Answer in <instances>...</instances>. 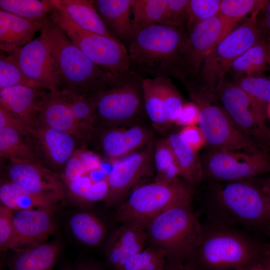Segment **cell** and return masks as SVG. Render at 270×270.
Listing matches in <instances>:
<instances>
[{
	"label": "cell",
	"instance_id": "1",
	"mask_svg": "<svg viewBox=\"0 0 270 270\" xmlns=\"http://www.w3.org/2000/svg\"><path fill=\"white\" fill-rule=\"evenodd\" d=\"M254 180H208L201 208L205 222L270 238V208Z\"/></svg>",
	"mask_w": 270,
	"mask_h": 270
},
{
	"label": "cell",
	"instance_id": "2",
	"mask_svg": "<svg viewBox=\"0 0 270 270\" xmlns=\"http://www.w3.org/2000/svg\"><path fill=\"white\" fill-rule=\"evenodd\" d=\"M265 254L250 232L204 222L186 262L200 270H248Z\"/></svg>",
	"mask_w": 270,
	"mask_h": 270
},
{
	"label": "cell",
	"instance_id": "3",
	"mask_svg": "<svg viewBox=\"0 0 270 270\" xmlns=\"http://www.w3.org/2000/svg\"><path fill=\"white\" fill-rule=\"evenodd\" d=\"M188 32L182 28L154 24L137 31L128 44L130 70L154 78H178Z\"/></svg>",
	"mask_w": 270,
	"mask_h": 270
},
{
	"label": "cell",
	"instance_id": "4",
	"mask_svg": "<svg viewBox=\"0 0 270 270\" xmlns=\"http://www.w3.org/2000/svg\"><path fill=\"white\" fill-rule=\"evenodd\" d=\"M42 30L52 50L61 90L92 96L109 87L120 75L107 72L94 63L48 16Z\"/></svg>",
	"mask_w": 270,
	"mask_h": 270
},
{
	"label": "cell",
	"instance_id": "5",
	"mask_svg": "<svg viewBox=\"0 0 270 270\" xmlns=\"http://www.w3.org/2000/svg\"><path fill=\"white\" fill-rule=\"evenodd\" d=\"M192 204L170 208L153 218L146 226L149 246L164 252L168 262H186L198 240L202 224Z\"/></svg>",
	"mask_w": 270,
	"mask_h": 270
},
{
	"label": "cell",
	"instance_id": "6",
	"mask_svg": "<svg viewBox=\"0 0 270 270\" xmlns=\"http://www.w3.org/2000/svg\"><path fill=\"white\" fill-rule=\"evenodd\" d=\"M183 82L188 90L192 102L199 110L198 126L206 144L212 149L250 152H266L258 142L238 128L224 108L218 104L214 94L198 88L188 80Z\"/></svg>",
	"mask_w": 270,
	"mask_h": 270
},
{
	"label": "cell",
	"instance_id": "7",
	"mask_svg": "<svg viewBox=\"0 0 270 270\" xmlns=\"http://www.w3.org/2000/svg\"><path fill=\"white\" fill-rule=\"evenodd\" d=\"M142 79L130 70L118 76L109 87L97 94L94 130L138 124L136 122L145 112Z\"/></svg>",
	"mask_w": 270,
	"mask_h": 270
},
{
	"label": "cell",
	"instance_id": "8",
	"mask_svg": "<svg viewBox=\"0 0 270 270\" xmlns=\"http://www.w3.org/2000/svg\"><path fill=\"white\" fill-rule=\"evenodd\" d=\"M192 186L177 178L169 184L156 182L135 188L118 206L116 220L122 222H133L146 228L155 217L170 208L192 202Z\"/></svg>",
	"mask_w": 270,
	"mask_h": 270
},
{
	"label": "cell",
	"instance_id": "9",
	"mask_svg": "<svg viewBox=\"0 0 270 270\" xmlns=\"http://www.w3.org/2000/svg\"><path fill=\"white\" fill-rule=\"evenodd\" d=\"M263 6L254 12L242 26L231 31L208 54L200 72L202 89L214 94L234 62L266 36L258 21Z\"/></svg>",
	"mask_w": 270,
	"mask_h": 270
},
{
	"label": "cell",
	"instance_id": "10",
	"mask_svg": "<svg viewBox=\"0 0 270 270\" xmlns=\"http://www.w3.org/2000/svg\"><path fill=\"white\" fill-rule=\"evenodd\" d=\"M48 18L98 66L114 74L131 70L128 50L123 44L114 38L81 28L58 10L54 9Z\"/></svg>",
	"mask_w": 270,
	"mask_h": 270
},
{
	"label": "cell",
	"instance_id": "11",
	"mask_svg": "<svg viewBox=\"0 0 270 270\" xmlns=\"http://www.w3.org/2000/svg\"><path fill=\"white\" fill-rule=\"evenodd\" d=\"M201 160L203 180L208 181L249 180L270 173V155L266 152L212 149Z\"/></svg>",
	"mask_w": 270,
	"mask_h": 270
},
{
	"label": "cell",
	"instance_id": "12",
	"mask_svg": "<svg viewBox=\"0 0 270 270\" xmlns=\"http://www.w3.org/2000/svg\"><path fill=\"white\" fill-rule=\"evenodd\" d=\"M214 94L238 128L266 152V144L270 128L266 124L264 106L235 82L224 80Z\"/></svg>",
	"mask_w": 270,
	"mask_h": 270
},
{
	"label": "cell",
	"instance_id": "13",
	"mask_svg": "<svg viewBox=\"0 0 270 270\" xmlns=\"http://www.w3.org/2000/svg\"><path fill=\"white\" fill-rule=\"evenodd\" d=\"M154 141L112 164L108 174L109 192L104 202L109 206H119L136 188L138 183L150 174L155 168Z\"/></svg>",
	"mask_w": 270,
	"mask_h": 270
},
{
	"label": "cell",
	"instance_id": "14",
	"mask_svg": "<svg viewBox=\"0 0 270 270\" xmlns=\"http://www.w3.org/2000/svg\"><path fill=\"white\" fill-rule=\"evenodd\" d=\"M231 30L218 14L194 26L182 52L180 78L197 76L208 54Z\"/></svg>",
	"mask_w": 270,
	"mask_h": 270
},
{
	"label": "cell",
	"instance_id": "15",
	"mask_svg": "<svg viewBox=\"0 0 270 270\" xmlns=\"http://www.w3.org/2000/svg\"><path fill=\"white\" fill-rule=\"evenodd\" d=\"M40 32L38 38L8 54L28 78L50 92H56L62 84L56 61L47 37L42 30Z\"/></svg>",
	"mask_w": 270,
	"mask_h": 270
},
{
	"label": "cell",
	"instance_id": "16",
	"mask_svg": "<svg viewBox=\"0 0 270 270\" xmlns=\"http://www.w3.org/2000/svg\"><path fill=\"white\" fill-rule=\"evenodd\" d=\"M6 169L8 180L26 190L58 203L66 188L60 176L40 162L11 159Z\"/></svg>",
	"mask_w": 270,
	"mask_h": 270
},
{
	"label": "cell",
	"instance_id": "17",
	"mask_svg": "<svg viewBox=\"0 0 270 270\" xmlns=\"http://www.w3.org/2000/svg\"><path fill=\"white\" fill-rule=\"evenodd\" d=\"M54 210L39 208L14 212L13 232L5 251L18 252L46 242L56 230Z\"/></svg>",
	"mask_w": 270,
	"mask_h": 270
},
{
	"label": "cell",
	"instance_id": "18",
	"mask_svg": "<svg viewBox=\"0 0 270 270\" xmlns=\"http://www.w3.org/2000/svg\"><path fill=\"white\" fill-rule=\"evenodd\" d=\"M100 134L99 144L102 154L114 162L154 141L152 131L140 124L94 130Z\"/></svg>",
	"mask_w": 270,
	"mask_h": 270
},
{
	"label": "cell",
	"instance_id": "19",
	"mask_svg": "<svg viewBox=\"0 0 270 270\" xmlns=\"http://www.w3.org/2000/svg\"><path fill=\"white\" fill-rule=\"evenodd\" d=\"M38 120L48 127L66 132L82 140L92 138L94 132V128L80 122L74 118L62 90L47 92Z\"/></svg>",
	"mask_w": 270,
	"mask_h": 270
},
{
	"label": "cell",
	"instance_id": "20",
	"mask_svg": "<svg viewBox=\"0 0 270 270\" xmlns=\"http://www.w3.org/2000/svg\"><path fill=\"white\" fill-rule=\"evenodd\" d=\"M34 144L54 168L63 170L74 152L76 138L66 132L48 127L38 120L27 127Z\"/></svg>",
	"mask_w": 270,
	"mask_h": 270
},
{
	"label": "cell",
	"instance_id": "21",
	"mask_svg": "<svg viewBox=\"0 0 270 270\" xmlns=\"http://www.w3.org/2000/svg\"><path fill=\"white\" fill-rule=\"evenodd\" d=\"M146 228L133 222H122L110 238L106 249V260L112 270H122L133 255L145 248Z\"/></svg>",
	"mask_w": 270,
	"mask_h": 270
},
{
	"label": "cell",
	"instance_id": "22",
	"mask_svg": "<svg viewBox=\"0 0 270 270\" xmlns=\"http://www.w3.org/2000/svg\"><path fill=\"white\" fill-rule=\"evenodd\" d=\"M46 90L24 86L0 89V106L20 118L28 126L38 121Z\"/></svg>",
	"mask_w": 270,
	"mask_h": 270
},
{
	"label": "cell",
	"instance_id": "23",
	"mask_svg": "<svg viewBox=\"0 0 270 270\" xmlns=\"http://www.w3.org/2000/svg\"><path fill=\"white\" fill-rule=\"evenodd\" d=\"M132 0H96L92 2L112 36L124 45L134 34L132 20Z\"/></svg>",
	"mask_w": 270,
	"mask_h": 270
},
{
	"label": "cell",
	"instance_id": "24",
	"mask_svg": "<svg viewBox=\"0 0 270 270\" xmlns=\"http://www.w3.org/2000/svg\"><path fill=\"white\" fill-rule=\"evenodd\" d=\"M48 18L30 20L0 10V51L10 54L32 41L35 34L44 27Z\"/></svg>",
	"mask_w": 270,
	"mask_h": 270
},
{
	"label": "cell",
	"instance_id": "25",
	"mask_svg": "<svg viewBox=\"0 0 270 270\" xmlns=\"http://www.w3.org/2000/svg\"><path fill=\"white\" fill-rule=\"evenodd\" d=\"M50 2L54 9L66 15L81 28L114 38L106 28L92 0H50Z\"/></svg>",
	"mask_w": 270,
	"mask_h": 270
},
{
	"label": "cell",
	"instance_id": "26",
	"mask_svg": "<svg viewBox=\"0 0 270 270\" xmlns=\"http://www.w3.org/2000/svg\"><path fill=\"white\" fill-rule=\"evenodd\" d=\"M60 251L59 244L51 242L16 252L9 262V270H52Z\"/></svg>",
	"mask_w": 270,
	"mask_h": 270
},
{
	"label": "cell",
	"instance_id": "27",
	"mask_svg": "<svg viewBox=\"0 0 270 270\" xmlns=\"http://www.w3.org/2000/svg\"><path fill=\"white\" fill-rule=\"evenodd\" d=\"M270 68V38L266 35L232 64L230 71L240 78L264 76Z\"/></svg>",
	"mask_w": 270,
	"mask_h": 270
},
{
	"label": "cell",
	"instance_id": "28",
	"mask_svg": "<svg viewBox=\"0 0 270 270\" xmlns=\"http://www.w3.org/2000/svg\"><path fill=\"white\" fill-rule=\"evenodd\" d=\"M0 204L16 211L44 208L54 210L58 203L36 195L12 182L1 179Z\"/></svg>",
	"mask_w": 270,
	"mask_h": 270
},
{
	"label": "cell",
	"instance_id": "29",
	"mask_svg": "<svg viewBox=\"0 0 270 270\" xmlns=\"http://www.w3.org/2000/svg\"><path fill=\"white\" fill-rule=\"evenodd\" d=\"M180 170V176L192 186L203 180L202 160L198 152L184 143L178 134L172 133L166 138Z\"/></svg>",
	"mask_w": 270,
	"mask_h": 270
},
{
	"label": "cell",
	"instance_id": "30",
	"mask_svg": "<svg viewBox=\"0 0 270 270\" xmlns=\"http://www.w3.org/2000/svg\"><path fill=\"white\" fill-rule=\"evenodd\" d=\"M33 142L28 133L6 128L0 129L1 158L40 162Z\"/></svg>",
	"mask_w": 270,
	"mask_h": 270
},
{
	"label": "cell",
	"instance_id": "31",
	"mask_svg": "<svg viewBox=\"0 0 270 270\" xmlns=\"http://www.w3.org/2000/svg\"><path fill=\"white\" fill-rule=\"evenodd\" d=\"M142 88L146 114L154 128L163 133L170 126L166 116L165 104L160 76L142 78Z\"/></svg>",
	"mask_w": 270,
	"mask_h": 270
},
{
	"label": "cell",
	"instance_id": "32",
	"mask_svg": "<svg viewBox=\"0 0 270 270\" xmlns=\"http://www.w3.org/2000/svg\"><path fill=\"white\" fill-rule=\"evenodd\" d=\"M70 232L81 243L96 246L104 240L106 228L102 222L95 215L86 212L72 214L68 220Z\"/></svg>",
	"mask_w": 270,
	"mask_h": 270
},
{
	"label": "cell",
	"instance_id": "33",
	"mask_svg": "<svg viewBox=\"0 0 270 270\" xmlns=\"http://www.w3.org/2000/svg\"><path fill=\"white\" fill-rule=\"evenodd\" d=\"M166 12L167 0H132V16L134 34L152 24H164Z\"/></svg>",
	"mask_w": 270,
	"mask_h": 270
},
{
	"label": "cell",
	"instance_id": "34",
	"mask_svg": "<svg viewBox=\"0 0 270 270\" xmlns=\"http://www.w3.org/2000/svg\"><path fill=\"white\" fill-rule=\"evenodd\" d=\"M0 10L26 20L38 21L54 10L50 0H0Z\"/></svg>",
	"mask_w": 270,
	"mask_h": 270
},
{
	"label": "cell",
	"instance_id": "35",
	"mask_svg": "<svg viewBox=\"0 0 270 270\" xmlns=\"http://www.w3.org/2000/svg\"><path fill=\"white\" fill-rule=\"evenodd\" d=\"M16 86L45 89L42 85L30 80L24 74L16 60L10 54L1 53L0 89Z\"/></svg>",
	"mask_w": 270,
	"mask_h": 270
},
{
	"label": "cell",
	"instance_id": "36",
	"mask_svg": "<svg viewBox=\"0 0 270 270\" xmlns=\"http://www.w3.org/2000/svg\"><path fill=\"white\" fill-rule=\"evenodd\" d=\"M266 0H221L218 15L232 30L247 14L262 7Z\"/></svg>",
	"mask_w": 270,
	"mask_h": 270
},
{
	"label": "cell",
	"instance_id": "37",
	"mask_svg": "<svg viewBox=\"0 0 270 270\" xmlns=\"http://www.w3.org/2000/svg\"><path fill=\"white\" fill-rule=\"evenodd\" d=\"M166 262L164 252L148 246L130 257L122 270H164Z\"/></svg>",
	"mask_w": 270,
	"mask_h": 270
},
{
	"label": "cell",
	"instance_id": "38",
	"mask_svg": "<svg viewBox=\"0 0 270 270\" xmlns=\"http://www.w3.org/2000/svg\"><path fill=\"white\" fill-rule=\"evenodd\" d=\"M221 0H190L186 28L188 32L196 24L218 14Z\"/></svg>",
	"mask_w": 270,
	"mask_h": 270
},
{
	"label": "cell",
	"instance_id": "39",
	"mask_svg": "<svg viewBox=\"0 0 270 270\" xmlns=\"http://www.w3.org/2000/svg\"><path fill=\"white\" fill-rule=\"evenodd\" d=\"M161 86L165 104V112L168 126L175 122L184 104L183 99L168 76H160Z\"/></svg>",
	"mask_w": 270,
	"mask_h": 270
},
{
	"label": "cell",
	"instance_id": "40",
	"mask_svg": "<svg viewBox=\"0 0 270 270\" xmlns=\"http://www.w3.org/2000/svg\"><path fill=\"white\" fill-rule=\"evenodd\" d=\"M235 83L264 106L270 102V78L244 76L238 78Z\"/></svg>",
	"mask_w": 270,
	"mask_h": 270
},
{
	"label": "cell",
	"instance_id": "41",
	"mask_svg": "<svg viewBox=\"0 0 270 270\" xmlns=\"http://www.w3.org/2000/svg\"><path fill=\"white\" fill-rule=\"evenodd\" d=\"M190 0H167L164 24L176 28L186 26Z\"/></svg>",
	"mask_w": 270,
	"mask_h": 270
},
{
	"label": "cell",
	"instance_id": "42",
	"mask_svg": "<svg viewBox=\"0 0 270 270\" xmlns=\"http://www.w3.org/2000/svg\"><path fill=\"white\" fill-rule=\"evenodd\" d=\"M154 159L156 174L163 172L176 162L173 150L166 138L154 142Z\"/></svg>",
	"mask_w": 270,
	"mask_h": 270
},
{
	"label": "cell",
	"instance_id": "43",
	"mask_svg": "<svg viewBox=\"0 0 270 270\" xmlns=\"http://www.w3.org/2000/svg\"><path fill=\"white\" fill-rule=\"evenodd\" d=\"M14 212L0 205V248L4 252L12 234Z\"/></svg>",
	"mask_w": 270,
	"mask_h": 270
},
{
	"label": "cell",
	"instance_id": "44",
	"mask_svg": "<svg viewBox=\"0 0 270 270\" xmlns=\"http://www.w3.org/2000/svg\"><path fill=\"white\" fill-rule=\"evenodd\" d=\"M178 134L182 140L196 152L206 144L204 135L196 125L184 127Z\"/></svg>",
	"mask_w": 270,
	"mask_h": 270
},
{
	"label": "cell",
	"instance_id": "45",
	"mask_svg": "<svg viewBox=\"0 0 270 270\" xmlns=\"http://www.w3.org/2000/svg\"><path fill=\"white\" fill-rule=\"evenodd\" d=\"M200 112L192 102H185L174 123L184 127L198 124Z\"/></svg>",
	"mask_w": 270,
	"mask_h": 270
},
{
	"label": "cell",
	"instance_id": "46",
	"mask_svg": "<svg viewBox=\"0 0 270 270\" xmlns=\"http://www.w3.org/2000/svg\"><path fill=\"white\" fill-rule=\"evenodd\" d=\"M6 128L28 133L27 125L22 120L0 106V129Z\"/></svg>",
	"mask_w": 270,
	"mask_h": 270
},
{
	"label": "cell",
	"instance_id": "47",
	"mask_svg": "<svg viewBox=\"0 0 270 270\" xmlns=\"http://www.w3.org/2000/svg\"><path fill=\"white\" fill-rule=\"evenodd\" d=\"M78 152L86 170V174L100 170L101 160L98 154L90 150L82 149L78 150Z\"/></svg>",
	"mask_w": 270,
	"mask_h": 270
},
{
	"label": "cell",
	"instance_id": "48",
	"mask_svg": "<svg viewBox=\"0 0 270 270\" xmlns=\"http://www.w3.org/2000/svg\"><path fill=\"white\" fill-rule=\"evenodd\" d=\"M180 176V170L177 162H174L163 172L156 174L154 182L161 184H169Z\"/></svg>",
	"mask_w": 270,
	"mask_h": 270
},
{
	"label": "cell",
	"instance_id": "49",
	"mask_svg": "<svg viewBox=\"0 0 270 270\" xmlns=\"http://www.w3.org/2000/svg\"><path fill=\"white\" fill-rule=\"evenodd\" d=\"M258 21L264 32L270 38V0L266 1L258 14Z\"/></svg>",
	"mask_w": 270,
	"mask_h": 270
},
{
	"label": "cell",
	"instance_id": "50",
	"mask_svg": "<svg viewBox=\"0 0 270 270\" xmlns=\"http://www.w3.org/2000/svg\"><path fill=\"white\" fill-rule=\"evenodd\" d=\"M164 270H200L188 262L174 263L166 260Z\"/></svg>",
	"mask_w": 270,
	"mask_h": 270
},
{
	"label": "cell",
	"instance_id": "51",
	"mask_svg": "<svg viewBox=\"0 0 270 270\" xmlns=\"http://www.w3.org/2000/svg\"><path fill=\"white\" fill-rule=\"evenodd\" d=\"M257 184L264 195L270 208V176Z\"/></svg>",
	"mask_w": 270,
	"mask_h": 270
},
{
	"label": "cell",
	"instance_id": "52",
	"mask_svg": "<svg viewBox=\"0 0 270 270\" xmlns=\"http://www.w3.org/2000/svg\"><path fill=\"white\" fill-rule=\"evenodd\" d=\"M76 270H102V269L94 262L86 261L76 264Z\"/></svg>",
	"mask_w": 270,
	"mask_h": 270
},
{
	"label": "cell",
	"instance_id": "53",
	"mask_svg": "<svg viewBox=\"0 0 270 270\" xmlns=\"http://www.w3.org/2000/svg\"><path fill=\"white\" fill-rule=\"evenodd\" d=\"M248 270H267L263 262V258L250 266Z\"/></svg>",
	"mask_w": 270,
	"mask_h": 270
},
{
	"label": "cell",
	"instance_id": "54",
	"mask_svg": "<svg viewBox=\"0 0 270 270\" xmlns=\"http://www.w3.org/2000/svg\"><path fill=\"white\" fill-rule=\"evenodd\" d=\"M263 262L267 270H270V258L265 254L263 257Z\"/></svg>",
	"mask_w": 270,
	"mask_h": 270
},
{
	"label": "cell",
	"instance_id": "55",
	"mask_svg": "<svg viewBox=\"0 0 270 270\" xmlns=\"http://www.w3.org/2000/svg\"><path fill=\"white\" fill-rule=\"evenodd\" d=\"M265 253L266 255L270 258V242L265 244Z\"/></svg>",
	"mask_w": 270,
	"mask_h": 270
},
{
	"label": "cell",
	"instance_id": "56",
	"mask_svg": "<svg viewBox=\"0 0 270 270\" xmlns=\"http://www.w3.org/2000/svg\"><path fill=\"white\" fill-rule=\"evenodd\" d=\"M266 146L268 151L270 148V131L268 134Z\"/></svg>",
	"mask_w": 270,
	"mask_h": 270
},
{
	"label": "cell",
	"instance_id": "57",
	"mask_svg": "<svg viewBox=\"0 0 270 270\" xmlns=\"http://www.w3.org/2000/svg\"><path fill=\"white\" fill-rule=\"evenodd\" d=\"M266 114L270 118V102H269L267 105Z\"/></svg>",
	"mask_w": 270,
	"mask_h": 270
},
{
	"label": "cell",
	"instance_id": "58",
	"mask_svg": "<svg viewBox=\"0 0 270 270\" xmlns=\"http://www.w3.org/2000/svg\"><path fill=\"white\" fill-rule=\"evenodd\" d=\"M62 270H73L72 268H69V267H68V266H65V267H64Z\"/></svg>",
	"mask_w": 270,
	"mask_h": 270
}]
</instances>
